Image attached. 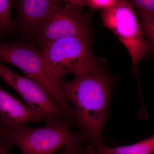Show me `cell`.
Returning <instances> with one entry per match:
<instances>
[{
    "label": "cell",
    "instance_id": "2",
    "mask_svg": "<svg viewBox=\"0 0 154 154\" xmlns=\"http://www.w3.org/2000/svg\"><path fill=\"white\" fill-rule=\"evenodd\" d=\"M0 62L11 64L24 72L26 76L44 87L63 111L70 124H75V112L60 82L50 73L42 51L35 45L20 40L0 43Z\"/></svg>",
    "mask_w": 154,
    "mask_h": 154
},
{
    "label": "cell",
    "instance_id": "15",
    "mask_svg": "<svg viewBox=\"0 0 154 154\" xmlns=\"http://www.w3.org/2000/svg\"><path fill=\"white\" fill-rule=\"evenodd\" d=\"M84 143H85L77 142L67 145L63 148L59 154H79Z\"/></svg>",
    "mask_w": 154,
    "mask_h": 154
},
{
    "label": "cell",
    "instance_id": "4",
    "mask_svg": "<svg viewBox=\"0 0 154 154\" xmlns=\"http://www.w3.org/2000/svg\"><path fill=\"white\" fill-rule=\"evenodd\" d=\"M91 40L92 37L69 36L45 45L41 51L50 73L60 82L69 73L75 77L99 68Z\"/></svg>",
    "mask_w": 154,
    "mask_h": 154
},
{
    "label": "cell",
    "instance_id": "3",
    "mask_svg": "<svg viewBox=\"0 0 154 154\" xmlns=\"http://www.w3.org/2000/svg\"><path fill=\"white\" fill-rule=\"evenodd\" d=\"M70 125L62 119L36 128L25 125L8 129L0 126V137L18 146L22 154H56L67 145L86 143L82 134L72 131Z\"/></svg>",
    "mask_w": 154,
    "mask_h": 154
},
{
    "label": "cell",
    "instance_id": "1",
    "mask_svg": "<svg viewBox=\"0 0 154 154\" xmlns=\"http://www.w3.org/2000/svg\"><path fill=\"white\" fill-rule=\"evenodd\" d=\"M60 84L74 111L78 132L90 145L102 146L112 80L98 68L70 81L61 80Z\"/></svg>",
    "mask_w": 154,
    "mask_h": 154
},
{
    "label": "cell",
    "instance_id": "14",
    "mask_svg": "<svg viewBox=\"0 0 154 154\" xmlns=\"http://www.w3.org/2000/svg\"><path fill=\"white\" fill-rule=\"evenodd\" d=\"M140 28L147 39L149 51L154 54V19L150 20H140Z\"/></svg>",
    "mask_w": 154,
    "mask_h": 154
},
{
    "label": "cell",
    "instance_id": "9",
    "mask_svg": "<svg viewBox=\"0 0 154 154\" xmlns=\"http://www.w3.org/2000/svg\"><path fill=\"white\" fill-rule=\"evenodd\" d=\"M0 126L14 129L43 120L41 114L23 101L0 88Z\"/></svg>",
    "mask_w": 154,
    "mask_h": 154
},
{
    "label": "cell",
    "instance_id": "13",
    "mask_svg": "<svg viewBox=\"0 0 154 154\" xmlns=\"http://www.w3.org/2000/svg\"><path fill=\"white\" fill-rule=\"evenodd\" d=\"M68 1L72 5L82 8L88 6L93 11L108 8L114 6L118 2L117 0H70Z\"/></svg>",
    "mask_w": 154,
    "mask_h": 154
},
{
    "label": "cell",
    "instance_id": "5",
    "mask_svg": "<svg viewBox=\"0 0 154 154\" xmlns=\"http://www.w3.org/2000/svg\"><path fill=\"white\" fill-rule=\"evenodd\" d=\"M68 1H62L50 13L33 39L40 50L46 45L69 36L92 37L91 14Z\"/></svg>",
    "mask_w": 154,
    "mask_h": 154
},
{
    "label": "cell",
    "instance_id": "10",
    "mask_svg": "<svg viewBox=\"0 0 154 154\" xmlns=\"http://www.w3.org/2000/svg\"><path fill=\"white\" fill-rule=\"evenodd\" d=\"M96 154H154V135L131 145L96 148Z\"/></svg>",
    "mask_w": 154,
    "mask_h": 154
},
{
    "label": "cell",
    "instance_id": "6",
    "mask_svg": "<svg viewBox=\"0 0 154 154\" xmlns=\"http://www.w3.org/2000/svg\"><path fill=\"white\" fill-rule=\"evenodd\" d=\"M101 17L103 26L111 30L127 48L138 75L139 62L149 51V47L129 1H118L114 6L102 10Z\"/></svg>",
    "mask_w": 154,
    "mask_h": 154
},
{
    "label": "cell",
    "instance_id": "11",
    "mask_svg": "<svg viewBox=\"0 0 154 154\" xmlns=\"http://www.w3.org/2000/svg\"><path fill=\"white\" fill-rule=\"evenodd\" d=\"M13 0H0V43L17 33L12 15Z\"/></svg>",
    "mask_w": 154,
    "mask_h": 154
},
{
    "label": "cell",
    "instance_id": "12",
    "mask_svg": "<svg viewBox=\"0 0 154 154\" xmlns=\"http://www.w3.org/2000/svg\"><path fill=\"white\" fill-rule=\"evenodd\" d=\"M129 2L135 14L140 20L154 19V0H132Z\"/></svg>",
    "mask_w": 154,
    "mask_h": 154
},
{
    "label": "cell",
    "instance_id": "8",
    "mask_svg": "<svg viewBox=\"0 0 154 154\" xmlns=\"http://www.w3.org/2000/svg\"><path fill=\"white\" fill-rule=\"evenodd\" d=\"M61 0H13L16 11L14 19L17 33L30 43L50 13Z\"/></svg>",
    "mask_w": 154,
    "mask_h": 154
},
{
    "label": "cell",
    "instance_id": "16",
    "mask_svg": "<svg viewBox=\"0 0 154 154\" xmlns=\"http://www.w3.org/2000/svg\"><path fill=\"white\" fill-rule=\"evenodd\" d=\"M13 144L0 137V154H11Z\"/></svg>",
    "mask_w": 154,
    "mask_h": 154
},
{
    "label": "cell",
    "instance_id": "7",
    "mask_svg": "<svg viewBox=\"0 0 154 154\" xmlns=\"http://www.w3.org/2000/svg\"><path fill=\"white\" fill-rule=\"evenodd\" d=\"M0 76L17 91L24 102L41 114L45 123L62 119L67 120L60 107L38 83L14 72L1 62Z\"/></svg>",
    "mask_w": 154,
    "mask_h": 154
},
{
    "label": "cell",
    "instance_id": "17",
    "mask_svg": "<svg viewBox=\"0 0 154 154\" xmlns=\"http://www.w3.org/2000/svg\"><path fill=\"white\" fill-rule=\"evenodd\" d=\"M79 154H96L94 147L84 143L81 148Z\"/></svg>",
    "mask_w": 154,
    "mask_h": 154
}]
</instances>
